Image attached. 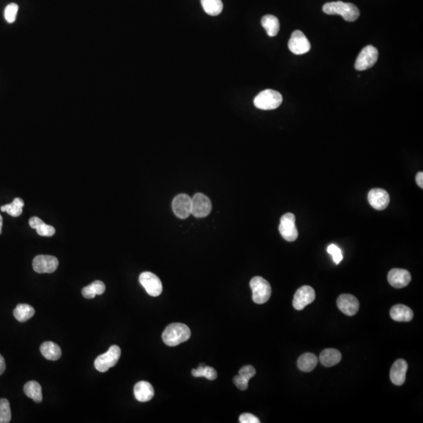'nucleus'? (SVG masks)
Wrapping results in <instances>:
<instances>
[{"label": "nucleus", "mask_w": 423, "mask_h": 423, "mask_svg": "<svg viewBox=\"0 0 423 423\" xmlns=\"http://www.w3.org/2000/svg\"><path fill=\"white\" fill-rule=\"evenodd\" d=\"M58 260L52 256L39 255L33 260L34 271L39 274H51L58 268Z\"/></svg>", "instance_id": "obj_12"}, {"label": "nucleus", "mask_w": 423, "mask_h": 423, "mask_svg": "<svg viewBox=\"0 0 423 423\" xmlns=\"http://www.w3.org/2000/svg\"><path fill=\"white\" fill-rule=\"evenodd\" d=\"M192 373L195 377H205L209 380H215L217 378V372L214 368L206 365H200L197 369H193Z\"/></svg>", "instance_id": "obj_30"}, {"label": "nucleus", "mask_w": 423, "mask_h": 423, "mask_svg": "<svg viewBox=\"0 0 423 423\" xmlns=\"http://www.w3.org/2000/svg\"><path fill=\"white\" fill-rule=\"evenodd\" d=\"M40 351L43 356L50 361H57L61 357V349L55 343H43L41 345Z\"/></svg>", "instance_id": "obj_22"}, {"label": "nucleus", "mask_w": 423, "mask_h": 423, "mask_svg": "<svg viewBox=\"0 0 423 423\" xmlns=\"http://www.w3.org/2000/svg\"><path fill=\"white\" fill-rule=\"evenodd\" d=\"M6 370V362L2 355L0 354V375H2Z\"/></svg>", "instance_id": "obj_38"}, {"label": "nucleus", "mask_w": 423, "mask_h": 423, "mask_svg": "<svg viewBox=\"0 0 423 423\" xmlns=\"http://www.w3.org/2000/svg\"><path fill=\"white\" fill-rule=\"evenodd\" d=\"M416 183L418 184V186L422 189L423 188V173L419 172L416 175Z\"/></svg>", "instance_id": "obj_37"}, {"label": "nucleus", "mask_w": 423, "mask_h": 423, "mask_svg": "<svg viewBox=\"0 0 423 423\" xmlns=\"http://www.w3.org/2000/svg\"><path fill=\"white\" fill-rule=\"evenodd\" d=\"M2 228H3V217L1 215H0V234L2 233Z\"/></svg>", "instance_id": "obj_39"}, {"label": "nucleus", "mask_w": 423, "mask_h": 423, "mask_svg": "<svg viewBox=\"0 0 423 423\" xmlns=\"http://www.w3.org/2000/svg\"><path fill=\"white\" fill-rule=\"evenodd\" d=\"M139 280L147 294L154 297L161 295L162 292V284L157 275L151 272H144L140 275Z\"/></svg>", "instance_id": "obj_9"}, {"label": "nucleus", "mask_w": 423, "mask_h": 423, "mask_svg": "<svg viewBox=\"0 0 423 423\" xmlns=\"http://www.w3.org/2000/svg\"><path fill=\"white\" fill-rule=\"evenodd\" d=\"M288 46L290 51L296 55H302L308 53L311 47L310 42L304 33L299 30L292 32Z\"/></svg>", "instance_id": "obj_8"}, {"label": "nucleus", "mask_w": 423, "mask_h": 423, "mask_svg": "<svg viewBox=\"0 0 423 423\" xmlns=\"http://www.w3.org/2000/svg\"><path fill=\"white\" fill-rule=\"evenodd\" d=\"M191 334V330L186 324L174 323L167 326L165 331H163V342L170 347H176L188 341Z\"/></svg>", "instance_id": "obj_2"}, {"label": "nucleus", "mask_w": 423, "mask_h": 423, "mask_svg": "<svg viewBox=\"0 0 423 423\" xmlns=\"http://www.w3.org/2000/svg\"><path fill=\"white\" fill-rule=\"evenodd\" d=\"M24 392L27 397L32 399L36 403H40L43 400L42 387L36 381L28 382L24 386Z\"/></svg>", "instance_id": "obj_25"}, {"label": "nucleus", "mask_w": 423, "mask_h": 423, "mask_svg": "<svg viewBox=\"0 0 423 423\" xmlns=\"http://www.w3.org/2000/svg\"><path fill=\"white\" fill-rule=\"evenodd\" d=\"M327 251L332 257L333 261L335 264H339L343 261L344 256H343L342 251L335 244H330L329 246L327 247Z\"/></svg>", "instance_id": "obj_33"}, {"label": "nucleus", "mask_w": 423, "mask_h": 423, "mask_svg": "<svg viewBox=\"0 0 423 423\" xmlns=\"http://www.w3.org/2000/svg\"><path fill=\"white\" fill-rule=\"evenodd\" d=\"M388 282L391 286L396 289H402L406 287L411 282V274L404 269L394 268L389 272L387 276Z\"/></svg>", "instance_id": "obj_15"}, {"label": "nucleus", "mask_w": 423, "mask_h": 423, "mask_svg": "<svg viewBox=\"0 0 423 423\" xmlns=\"http://www.w3.org/2000/svg\"><path fill=\"white\" fill-rule=\"evenodd\" d=\"M256 373H257V372H256L255 368L251 365H245L239 370V375L248 381L253 377Z\"/></svg>", "instance_id": "obj_34"}, {"label": "nucleus", "mask_w": 423, "mask_h": 423, "mask_svg": "<svg viewBox=\"0 0 423 423\" xmlns=\"http://www.w3.org/2000/svg\"><path fill=\"white\" fill-rule=\"evenodd\" d=\"M314 299H315V292L313 288L308 285H304L296 291L292 305L296 310H303L307 305L313 303Z\"/></svg>", "instance_id": "obj_13"}, {"label": "nucleus", "mask_w": 423, "mask_h": 423, "mask_svg": "<svg viewBox=\"0 0 423 423\" xmlns=\"http://www.w3.org/2000/svg\"><path fill=\"white\" fill-rule=\"evenodd\" d=\"M105 285L101 281H95L81 290V294L86 299H94L97 295H102L105 292Z\"/></svg>", "instance_id": "obj_26"}, {"label": "nucleus", "mask_w": 423, "mask_h": 423, "mask_svg": "<svg viewBox=\"0 0 423 423\" xmlns=\"http://www.w3.org/2000/svg\"><path fill=\"white\" fill-rule=\"evenodd\" d=\"M11 420L10 403L7 399H0V423H8Z\"/></svg>", "instance_id": "obj_31"}, {"label": "nucleus", "mask_w": 423, "mask_h": 423, "mask_svg": "<svg viewBox=\"0 0 423 423\" xmlns=\"http://www.w3.org/2000/svg\"><path fill=\"white\" fill-rule=\"evenodd\" d=\"M342 354L338 350H324L320 354V361L324 366L332 367L340 363Z\"/></svg>", "instance_id": "obj_21"}, {"label": "nucleus", "mask_w": 423, "mask_h": 423, "mask_svg": "<svg viewBox=\"0 0 423 423\" xmlns=\"http://www.w3.org/2000/svg\"><path fill=\"white\" fill-rule=\"evenodd\" d=\"M317 362L318 359L316 355L311 353H306L299 357L298 359V368L302 372H311L317 366Z\"/></svg>", "instance_id": "obj_23"}, {"label": "nucleus", "mask_w": 423, "mask_h": 423, "mask_svg": "<svg viewBox=\"0 0 423 423\" xmlns=\"http://www.w3.org/2000/svg\"><path fill=\"white\" fill-rule=\"evenodd\" d=\"M390 317L396 321H411L414 317L411 309L403 304L395 305L390 310Z\"/></svg>", "instance_id": "obj_19"}, {"label": "nucleus", "mask_w": 423, "mask_h": 423, "mask_svg": "<svg viewBox=\"0 0 423 423\" xmlns=\"http://www.w3.org/2000/svg\"><path fill=\"white\" fill-rule=\"evenodd\" d=\"M279 231L286 241L292 242L297 239L299 232L296 226V216L294 214L289 213L282 216L280 221Z\"/></svg>", "instance_id": "obj_7"}, {"label": "nucleus", "mask_w": 423, "mask_h": 423, "mask_svg": "<svg viewBox=\"0 0 423 423\" xmlns=\"http://www.w3.org/2000/svg\"><path fill=\"white\" fill-rule=\"evenodd\" d=\"M24 206H25L24 201L22 199L17 198L13 201L12 203L3 206L1 207V211L8 213L10 216H13V217H18L23 213Z\"/></svg>", "instance_id": "obj_29"}, {"label": "nucleus", "mask_w": 423, "mask_h": 423, "mask_svg": "<svg viewBox=\"0 0 423 423\" xmlns=\"http://www.w3.org/2000/svg\"><path fill=\"white\" fill-rule=\"evenodd\" d=\"M282 94L273 90H265L256 97L254 105L261 110H274L282 105Z\"/></svg>", "instance_id": "obj_3"}, {"label": "nucleus", "mask_w": 423, "mask_h": 423, "mask_svg": "<svg viewBox=\"0 0 423 423\" xmlns=\"http://www.w3.org/2000/svg\"><path fill=\"white\" fill-rule=\"evenodd\" d=\"M35 309L29 304H18L14 310V316L20 322H25L35 314Z\"/></svg>", "instance_id": "obj_27"}, {"label": "nucleus", "mask_w": 423, "mask_h": 423, "mask_svg": "<svg viewBox=\"0 0 423 423\" xmlns=\"http://www.w3.org/2000/svg\"><path fill=\"white\" fill-rule=\"evenodd\" d=\"M121 356V349L118 346L113 345L105 354H101L95 360L94 365L97 370L106 372L118 363Z\"/></svg>", "instance_id": "obj_5"}, {"label": "nucleus", "mask_w": 423, "mask_h": 423, "mask_svg": "<svg viewBox=\"0 0 423 423\" xmlns=\"http://www.w3.org/2000/svg\"><path fill=\"white\" fill-rule=\"evenodd\" d=\"M233 381H234V385L237 386L239 390H245L248 389V381L246 380V379L243 378L242 376L241 375H236L234 376V379H233Z\"/></svg>", "instance_id": "obj_35"}, {"label": "nucleus", "mask_w": 423, "mask_h": 423, "mask_svg": "<svg viewBox=\"0 0 423 423\" xmlns=\"http://www.w3.org/2000/svg\"><path fill=\"white\" fill-rule=\"evenodd\" d=\"M378 57H379V52L377 49L371 45L365 46L360 52L359 55L357 57L354 67L355 69L360 71L369 69L375 65V63L377 62Z\"/></svg>", "instance_id": "obj_6"}, {"label": "nucleus", "mask_w": 423, "mask_h": 423, "mask_svg": "<svg viewBox=\"0 0 423 423\" xmlns=\"http://www.w3.org/2000/svg\"><path fill=\"white\" fill-rule=\"evenodd\" d=\"M252 291V299L257 304H263L269 300L271 296V287L269 282L262 277H255L250 282Z\"/></svg>", "instance_id": "obj_4"}, {"label": "nucleus", "mask_w": 423, "mask_h": 423, "mask_svg": "<svg viewBox=\"0 0 423 423\" xmlns=\"http://www.w3.org/2000/svg\"><path fill=\"white\" fill-rule=\"evenodd\" d=\"M134 395L140 402H147L154 397V390L152 385L146 381H140L134 386Z\"/></svg>", "instance_id": "obj_18"}, {"label": "nucleus", "mask_w": 423, "mask_h": 423, "mask_svg": "<svg viewBox=\"0 0 423 423\" xmlns=\"http://www.w3.org/2000/svg\"><path fill=\"white\" fill-rule=\"evenodd\" d=\"M337 306L346 315L354 316L359 310V302L355 296L351 294H343L337 299Z\"/></svg>", "instance_id": "obj_16"}, {"label": "nucleus", "mask_w": 423, "mask_h": 423, "mask_svg": "<svg viewBox=\"0 0 423 423\" xmlns=\"http://www.w3.org/2000/svg\"><path fill=\"white\" fill-rule=\"evenodd\" d=\"M368 200L374 209L379 211L384 210L390 204V195L385 190L375 188L371 190L368 193Z\"/></svg>", "instance_id": "obj_14"}, {"label": "nucleus", "mask_w": 423, "mask_h": 423, "mask_svg": "<svg viewBox=\"0 0 423 423\" xmlns=\"http://www.w3.org/2000/svg\"><path fill=\"white\" fill-rule=\"evenodd\" d=\"M407 361L404 359H398L395 361L390 370V380L393 384L396 386H402L404 384L406 379V373H407Z\"/></svg>", "instance_id": "obj_17"}, {"label": "nucleus", "mask_w": 423, "mask_h": 423, "mask_svg": "<svg viewBox=\"0 0 423 423\" xmlns=\"http://www.w3.org/2000/svg\"><path fill=\"white\" fill-rule=\"evenodd\" d=\"M29 225L32 228L36 229L39 235L43 237H52L55 234V228L46 224L43 220L39 219L37 216H33L29 220Z\"/></svg>", "instance_id": "obj_20"}, {"label": "nucleus", "mask_w": 423, "mask_h": 423, "mask_svg": "<svg viewBox=\"0 0 423 423\" xmlns=\"http://www.w3.org/2000/svg\"><path fill=\"white\" fill-rule=\"evenodd\" d=\"M201 3L204 11L210 16H217L223 11L221 0H201Z\"/></svg>", "instance_id": "obj_28"}, {"label": "nucleus", "mask_w": 423, "mask_h": 423, "mask_svg": "<svg viewBox=\"0 0 423 423\" xmlns=\"http://www.w3.org/2000/svg\"><path fill=\"white\" fill-rule=\"evenodd\" d=\"M323 12L327 15H340L345 21L354 22L360 16L359 9L354 4L342 1L327 3L323 6Z\"/></svg>", "instance_id": "obj_1"}, {"label": "nucleus", "mask_w": 423, "mask_h": 423, "mask_svg": "<svg viewBox=\"0 0 423 423\" xmlns=\"http://www.w3.org/2000/svg\"><path fill=\"white\" fill-rule=\"evenodd\" d=\"M261 24L270 37H275L280 30L279 20L274 15H265L261 20Z\"/></svg>", "instance_id": "obj_24"}, {"label": "nucleus", "mask_w": 423, "mask_h": 423, "mask_svg": "<svg viewBox=\"0 0 423 423\" xmlns=\"http://www.w3.org/2000/svg\"><path fill=\"white\" fill-rule=\"evenodd\" d=\"M192 214L197 218L209 216L212 211V202L206 195L197 193L192 198Z\"/></svg>", "instance_id": "obj_10"}, {"label": "nucleus", "mask_w": 423, "mask_h": 423, "mask_svg": "<svg viewBox=\"0 0 423 423\" xmlns=\"http://www.w3.org/2000/svg\"><path fill=\"white\" fill-rule=\"evenodd\" d=\"M173 210L177 217L180 219H187L192 214V198L186 194L177 195L173 201Z\"/></svg>", "instance_id": "obj_11"}, {"label": "nucleus", "mask_w": 423, "mask_h": 423, "mask_svg": "<svg viewBox=\"0 0 423 423\" xmlns=\"http://www.w3.org/2000/svg\"><path fill=\"white\" fill-rule=\"evenodd\" d=\"M18 5L16 4H11L5 8L4 18L8 23H14L16 21L18 15Z\"/></svg>", "instance_id": "obj_32"}, {"label": "nucleus", "mask_w": 423, "mask_h": 423, "mask_svg": "<svg viewBox=\"0 0 423 423\" xmlns=\"http://www.w3.org/2000/svg\"><path fill=\"white\" fill-rule=\"evenodd\" d=\"M239 421L241 423H260L261 421L257 417L250 413H244L241 414L239 417Z\"/></svg>", "instance_id": "obj_36"}]
</instances>
